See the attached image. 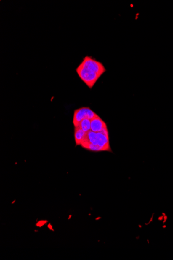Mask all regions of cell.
<instances>
[{
	"label": "cell",
	"mask_w": 173,
	"mask_h": 260,
	"mask_svg": "<svg viewBox=\"0 0 173 260\" xmlns=\"http://www.w3.org/2000/svg\"><path fill=\"white\" fill-rule=\"evenodd\" d=\"M91 130L94 132L102 131L107 128V124L98 115L90 120Z\"/></svg>",
	"instance_id": "cell-5"
},
{
	"label": "cell",
	"mask_w": 173,
	"mask_h": 260,
	"mask_svg": "<svg viewBox=\"0 0 173 260\" xmlns=\"http://www.w3.org/2000/svg\"><path fill=\"white\" fill-rule=\"evenodd\" d=\"M86 133L82 130L79 126L74 127V137L76 146L81 145L85 140Z\"/></svg>",
	"instance_id": "cell-6"
},
{
	"label": "cell",
	"mask_w": 173,
	"mask_h": 260,
	"mask_svg": "<svg viewBox=\"0 0 173 260\" xmlns=\"http://www.w3.org/2000/svg\"><path fill=\"white\" fill-rule=\"evenodd\" d=\"M76 71L81 80L90 89L92 88L101 77V75L98 73L80 66L79 65L76 69Z\"/></svg>",
	"instance_id": "cell-2"
},
{
	"label": "cell",
	"mask_w": 173,
	"mask_h": 260,
	"mask_svg": "<svg viewBox=\"0 0 173 260\" xmlns=\"http://www.w3.org/2000/svg\"><path fill=\"white\" fill-rule=\"evenodd\" d=\"M81 146L88 151L98 152H112L109 143L108 128L99 132L91 130L86 132V136Z\"/></svg>",
	"instance_id": "cell-1"
},
{
	"label": "cell",
	"mask_w": 173,
	"mask_h": 260,
	"mask_svg": "<svg viewBox=\"0 0 173 260\" xmlns=\"http://www.w3.org/2000/svg\"><path fill=\"white\" fill-rule=\"evenodd\" d=\"M79 66L98 73L101 76L106 72V69L102 62L95 60L91 57L86 56L83 59Z\"/></svg>",
	"instance_id": "cell-4"
},
{
	"label": "cell",
	"mask_w": 173,
	"mask_h": 260,
	"mask_svg": "<svg viewBox=\"0 0 173 260\" xmlns=\"http://www.w3.org/2000/svg\"><path fill=\"white\" fill-rule=\"evenodd\" d=\"M97 115L89 107H81L76 109L74 112L73 124L74 127L79 126L83 120H92L93 118Z\"/></svg>",
	"instance_id": "cell-3"
},
{
	"label": "cell",
	"mask_w": 173,
	"mask_h": 260,
	"mask_svg": "<svg viewBox=\"0 0 173 260\" xmlns=\"http://www.w3.org/2000/svg\"><path fill=\"white\" fill-rule=\"evenodd\" d=\"M80 128L85 132H88L91 130L90 120L89 119H84L80 123L79 126Z\"/></svg>",
	"instance_id": "cell-7"
}]
</instances>
